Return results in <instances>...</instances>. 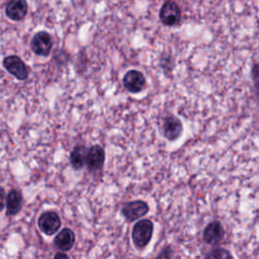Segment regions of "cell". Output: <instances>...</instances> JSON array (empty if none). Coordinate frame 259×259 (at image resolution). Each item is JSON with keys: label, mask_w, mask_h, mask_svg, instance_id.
I'll return each instance as SVG.
<instances>
[{"label": "cell", "mask_w": 259, "mask_h": 259, "mask_svg": "<svg viewBox=\"0 0 259 259\" xmlns=\"http://www.w3.org/2000/svg\"><path fill=\"white\" fill-rule=\"evenodd\" d=\"M154 225L150 220H141L135 224L132 232L134 245L138 249L145 248L152 239Z\"/></svg>", "instance_id": "1"}, {"label": "cell", "mask_w": 259, "mask_h": 259, "mask_svg": "<svg viewBox=\"0 0 259 259\" xmlns=\"http://www.w3.org/2000/svg\"><path fill=\"white\" fill-rule=\"evenodd\" d=\"M53 48V39L49 32L41 30L36 32L30 41V49L32 52L41 57H48Z\"/></svg>", "instance_id": "2"}, {"label": "cell", "mask_w": 259, "mask_h": 259, "mask_svg": "<svg viewBox=\"0 0 259 259\" xmlns=\"http://www.w3.org/2000/svg\"><path fill=\"white\" fill-rule=\"evenodd\" d=\"M3 66L8 73L20 81H24L28 77V69L25 63L18 56L11 55L5 57L3 60Z\"/></svg>", "instance_id": "3"}, {"label": "cell", "mask_w": 259, "mask_h": 259, "mask_svg": "<svg viewBox=\"0 0 259 259\" xmlns=\"http://www.w3.org/2000/svg\"><path fill=\"white\" fill-rule=\"evenodd\" d=\"M61 219L59 214L56 211H45L42 212L38 220H37V226L39 230L48 236H52L57 233V231L61 227Z\"/></svg>", "instance_id": "4"}, {"label": "cell", "mask_w": 259, "mask_h": 259, "mask_svg": "<svg viewBox=\"0 0 259 259\" xmlns=\"http://www.w3.org/2000/svg\"><path fill=\"white\" fill-rule=\"evenodd\" d=\"M159 17L161 22L164 25L173 26L177 24L180 20V17H181L180 8L176 2L172 0H168L164 2V4L162 5L159 12Z\"/></svg>", "instance_id": "5"}, {"label": "cell", "mask_w": 259, "mask_h": 259, "mask_svg": "<svg viewBox=\"0 0 259 259\" xmlns=\"http://www.w3.org/2000/svg\"><path fill=\"white\" fill-rule=\"evenodd\" d=\"M149 211V205L144 200H133L126 202L122 208V215L130 222L137 221L138 219L143 218Z\"/></svg>", "instance_id": "6"}, {"label": "cell", "mask_w": 259, "mask_h": 259, "mask_svg": "<svg viewBox=\"0 0 259 259\" xmlns=\"http://www.w3.org/2000/svg\"><path fill=\"white\" fill-rule=\"evenodd\" d=\"M122 83L125 89L131 93H139L144 89L146 79L142 72L138 70H130L123 76Z\"/></svg>", "instance_id": "7"}, {"label": "cell", "mask_w": 259, "mask_h": 259, "mask_svg": "<svg viewBox=\"0 0 259 259\" xmlns=\"http://www.w3.org/2000/svg\"><path fill=\"white\" fill-rule=\"evenodd\" d=\"M28 11V5L25 0H9L5 6L6 16L13 20H22Z\"/></svg>", "instance_id": "8"}, {"label": "cell", "mask_w": 259, "mask_h": 259, "mask_svg": "<svg viewBox=\"0 0 259 259\" xmlns=\"http://www.w3.org/2000/svg\"><path fill=\"white\" fill-rule=\"evenodd\" d=\"M182 131V122L178 117L174 115H168L165 117L163 122V134L167 140H177L181 136Z\"/></svg>", "instance_id": "9"}, {"label": "cell", "mask_w": 259, "mask_h": 259, "mask_svg": "<svg viewBox=\"0 0 259 259\" xmlns=\"http://www.w3.org/2000/svg\"><path fill=\"white\" fill-rule=\"evenodd\" d=\"M105 152L103 148L99 145H93L87 153L86 166L90 171L99 170L104 163Z\"/></svg>", "instance_id": "10"}, {"label": "cell", "mask_w": 259, "mask_h": 259, "mask_svg": "<svg viewBox=\"0 0 259 259\" xmlns=\"http://www.w3.org/2000/svg\"><path fill=\"white\" fill-rule=\"evenodd\" d=\"M223 236L224 229L219 221H213L207 224L202 234L204 242L208 245H215L223 239Z\"/></svg>", "instance_id": "11"}, {"label": "cell", "mask_w": 259, "mask_h": 259, "mask_svg": "<svg viewBox=\"0 0 259 259\" xmlns=\"http://www.w3.org/2000/svg\"><path fill=\"white\" fill-rule=\"evenodd\" d=\"M22 206V194L18 189H11L6 196V214L15 215Z\"/></svg>", "instance_id": "12"}, {"label": "cell", "mask_w": 259, "mask_h": 259, "mask_svg": "<svg viewBox=\"0 0 259 259\" xmlns=\"http://www.w3.org/2000/svg\"><path fill=\"white\" fill-rule=\"evenodd\" d=\"M54 243L61 251H69L75 243V234L71 229L65 228L56 236Z\"/></svg>", "instance_id": "13"}, {"label": "cell", "mask_w": 259, "mask_h": 259, "mask_svg": "<svg viewBox=\"0 0 259 259\" xmlns=\"http://www.w3.org/2000/svg\"><path fill=\"white\" fill-rule=\"evenodd\" d=\"M88 150L84 146H76L70 154V163L75 170L81 169L86 164Z\"/></svg>", "instance_id": "14"}, {"label": "cell", "mask_w": 259, "mask_h": 259, "mask_svg": "<svg viewBox=\"0 0 259 259\" xmlns=\"http://www.w3.org/2000/svg\"><path fill=\"white\" fill-rule=\"evenodd\" d=\"M251 76H252L253 85H254V88H255L256 95L259 98V64L258 63H254L252 65Z\"/></svg>", "instance_id": "15"}, {"label": "cell", "mask_w": 259, "mask_h": 259, "mask_svg": "<svg viewBox=\"0 0 259 259\" xmlns=\"http://www.w3.org/2000/svg\"><path fill=\"white\" fill-rule=\"evenodd\" d=\"M205 257H207V258H227V257H232V254L225 249L218 248V249L210 251L208 254H206Z\"/></svg>", "instance_id": "16"}, {"label": "cell", "mask_w": 259, "mask_h": 259, "mask_svg": "<svg viewBox=\"0 0 259 259\" xmlns=\"http://www.w3.org/2000/svg\"><path fill=\"white\" fill-rule=\"evenodd\" d=\"M55 258H59V257H65V258H68V255L65 253V252H62V253H57L55 254L54 256Z\"/></svg>", "instance_id": "17"}]
</instances>
